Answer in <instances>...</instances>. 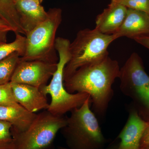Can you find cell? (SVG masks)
I'll return each instance as SVG.
<instances>
[{
  "label": "cell",
  "mask_w": 149,
  "mask_h": 149,
  "mask_svg": "<svg viewBox=\"0 0 149 149\" xmlns=\"http://www.w3.org/2000/svg\"><path fill=\"white\" fill-rule=\"evenodd\" d=\"M10 123L0 120V149H15Z\"/></svg>",
  "instance_id": "cell-17"
},
{
  "label": "cell",
  "mask_w": 149,
  "mask_h": 149,
  "mask_svg": "<svg viewBox=\"0 0 149 149\" xmlns=\"http://www.w3.org/2000/svg\"><path fill=\"white\" fill-rule=\"evenodd\" d=\"M45 20L26 35V48L20 61H41L57 63L56 34L62 21L61 11L50 10Z\"/></svg>",
  "instance_id": "cell-5"
},
{
  "label": "cell",
  "mask_w": 149,
  "mask_h": 149,
  "mask_svg": "<svg viewBox=\"0 0 149 149\" xmlns=\"http://www.w3.org/2000/svg\"><path fill=\"white\" fill-rule=\"evenodd\" d=\"M140 149H149V146L140 148Z\"/></svg>",
  "instance_id": "cell-26"
},
{
  "label": "cell",
  "mask_w": 149,
  "mask_h": 149,
  "mask_svg": "<svg viewBox=\"0 0 149 149\" xmlns=\"http://www.w3.org/2000/svg\"><path fill=\"white\" fill-rule=\"evenodd\" d=\"M57 63L41 61L19 60L10 82L27 84L40 88L47 85L56 71Z\"/></svg>",
  "instance_id": "cell-8"
},
{
  "label": "cell",
  "mask_w": 149,
  "mask_h": 149,
  "mask_svg": "<svg viewBox=\"0 0 149 149\" xmlns=\"http://www.w3.org/2000/svg\"><path fill=\"white\" fill-rule=\"evenodd\" d=\"M133 40L149 50V35L136 37Z\"/></svg>",
  "instance_id": "cell-20"
},
{
  "label": "cell",
  "mask_w": 149,
  "mask_h": 149,
  "mask_svg": "<svg viewBox=\"0 0 149 149\" xmlns=\"http://www.w3.org/2000/svg\"><path fill=\"white\" fill-rule=\"evenodd\" d=\"M11 83L16 102L27 111L32 113L47 110L48 103L47 96L37 87L27 84Z\"/></svg>",
  "instance_id": "cell-10"
},
{
  "label": "cell",
  "mask_w": 149,
  "mask_h": 149,
  "mask_svg": "<svg viewBox=\"0 0 149 149\" xmlns=\"http://www.w3.org/2000/svg\"><path fill=\"white\" fill-rule=\"evenodd\" d=\"M13 0H0V4L7 3L12 1Z\"/></svg>",
  "instance_id": "cell-25"
},
{
  "label": "cell",
  "mask_w": 149,
  "mask_h": 149,
  "mask_svg": "<svg viewBox=\"0 0 149 149\" xmlns=\"http://www.w3.org/2000/svg\"><path fill=\"white\" fill-rule=\"evenodd\" d=\"M117 39L136 37L149 35V15L144 12L128 8L123 23L114 34Z\"/></svg>",
  "instance_id": "cell-12"
},
{
  "label": "cell",
  "mask_w": 149,
  "mask_h": 149,
  "mask_svg": "<svg viewBox=\"0 0 149 149\" xmlns=\"http://www.w3.org/2000/svg\"><path fill=\"white\" fill-rule=\"evenodd\" d=\"M118 62L109 56L78 68L64 81L68 93H84L91 97L92 110L103 118L113 96V84L120 75Z\"/></svg>",
  "instance_id": "cell-1"
},
{
  "label": "cell",
  "mask_w": 149,
  "mask_h": 149,
  "mask_svg": "<svg viewBox=\"0 0 149 149\" xmlns=\"http://www.w3.org/2000/svg\"><path fill=\"white\" fill-rule=\"evenodd\" d=\"M120 88L133 100L140 116L149 122V76L139 55L133 53L120 68Z\"/></svg>",
  "instance_id": "cell-6"
},
{
  "label": "cell",
  "mask_w": 149,
  "mask_h": 149,
  "mask_svg": "<svg viewBox=\"0 0 149 149\" xmlns=\"http://www.w3.org/2000/svg\"><path fill=\"white\" fill-rule=\"evenodd\" d=\"M128 109V120L118 136L120 142L116 149H140L142 136L149 125V122L140 116L133 105Z\"/></svg>",
  "instance_id": "cell-9"
},
{
  "label": "cell",
  "mask_w": 149,
  "mask_h": 149,
  "mask_svg": "<svg viewBox=\"0 0 149 149\" xmlns=\"http://www.w3.org/2000/svg\"><path fill=\"white\" fill-rule=\"evenodd\" d=\"M8 32L0 29V43L7 42Z\"/></svg>",
  "instance_id": "cell-23"
},
{
  "label": "cell",
  "mask_w": 149,
  "mask_h": 149,
  "mask_svg": "<svg viewBox=\"0 0 149 149\" xmlns=\"http://www.w3.org/2000/svg\"><path fill=\"white\" fill-rule=\"evenodd\" d=\"M37 114L27 111L18 103L0 106V120L10 123L11 130L22 132L26 130Z\"/></svg>",
  "instance_id": "cell-14"
},
{
  "label": "cell",
  "mask_w": 149,
  "mask_h": 149,
  "mask_svg": "<svg viewBox=\"0 0 149 149\" xmlns=\"http://www.w3.org/2000/svg\"><path fill=\"white\" fill-rule=\"evenodd\" d=\"M91 97L70 111L61 132L70 149H103L107 140L97 118L91 109Z\"/></svg>",
  "instance_id": "cell-2"
},
{
  "label": "cell",
  "mask_w": 149,
  "mask_h": 149,
  "mask_svg": "<svg viewBox=\"0 0 149 149\" xmlns=\"http://www.w3.org/2000/svg\"><path fill=\"white\" fill-rule=\"evenodd\" d=\"M41 3L35 0H16L15 7L22 29L25 36L48 16Z\"/></svg>",
  "instance_id": "cell-11"
},
{
  "label": "cell",
  "mask_w": 149,
  "mask_h": 149,
  "mask_svg": "<svg viewBox=\"0 0 149 149\" xmlns=\"http://www.w3.org/2000/svg\"><path fill=\"white\" fill-rule=\"evenodd\" d=\"M118 144H113L111 146L109 147L108 148H107L106 149H116L117 148L118 146ZM58 149H70L68 148H64V147H59Z\"/></svg>",
  "instance_id": "cell-24"
},
{
  "label": "cell",
  "mask_w": 149,
  "mask_h": 149,
  "mask_svg": "<svg viewBox=\"0 0 149 149\" xmlns=\"http://www.w3.org/2000/svg\"><path fill=\"white\" fill-rule=\"evenodd\" d=\"M128 8L117 3L111 2L96 19L95 29L106 35H113L122 25Z\"/></svg>",
  "instance_id": "cell-13"
},
{
  "label": "cell",
  "mask_w": 149,
  "mask_h": 149,
  "mask_svg": "<svg viewBox=\"0 0 149 149\" xmlns=\"http://www.w3.org/2000/svg\"><path fill=\"white\" fill-rule=\"evenodd\" d=\"M149 146V125L144 131L140 143V148Z\"/></svg>",
  "instance_id": "cell-21"
},
{
  "label": "cell",
  "mask_w": 149,
  "mask_h": 149,
  "mask_svg": "<svg viewBox=\"0 0 149 149\" xmlns=\"http://www.w3.org/2000/svg\"><path fill=\"white\" fill-rule=\"evenodd\" d=\"M0 29L7 32H13L11 27H10L6 22L0 19Z\"/></svg>",
  "instance_id": "cell-22"
},
{
  "label": "cell",
  "mask_w": 149,
  "mask_h": 149,
  "mask_svg": "<svg viewBox=\"0 0 149 149\" xmlns=\"http://www.w3.org/2000/svg\"><path fill=\"white\" fill-rule=\"evenodd\" d=\"M128 8L144 12L149 15V0H111Z\"/></svg>",
  "instance_id": "cell-19"
},
{
  "label": "cell",
  "mask_w": 149,
  "mask_h": 149,
  "mask_svg": "<svg viewBox=\"0 0 149 149\" xmlns=\"http://www.w3.org/2000/svg\"><path fill=\"white\" fill-rule=\"evenodd\" d=\"M17 103L10 82L0 85V106Z\"/></svg>",
  "instance_id": "cell-18"
},
{
  "label": "cell",
  "mask_w": 149,
  "mask_h": 149,
  "mask_svg": "<svg viewBox=\"0 0 149 149\" xmlns=\"http://www.w3.org/2000/svg\"><path fill=\"white\" fill-rule=\"evenodd\" d=\"M35 1H38L40 2V3H41L42 2V1L43 0H35Z\"/></svg>",
  "instance_id": "cell-27"
},
{
  "label": "cell",
  "mask_w": 149,
  "mask_h": 149,
  "mask_svg": "<svg viewBox=\"0 0 149 149\" xmlns=\"http://www.w3.org/2000/svg\"><path fill=\"white\" fill-rule=\"evenodd\" d=\"M117 39L114 34H103L95 28L80 30L70 45V58L64 68V81L81 67L108 55V48Z\"/></svg>",
  "instance_id": "cell-4"
},
{
  "label": "cell",
  "mask_w": 149,
  "mask_h": 149,
  "mask_svg": "<svg viewBox=\"0 0 149 149\" xmlns=\"http://www.w3.org/2000/svg\"><path fill=\"white\" fill-rule=\"evenodd\" d=\"M70 44L68 39L57 37L55 48L59 59L57 69L49 84L39 88L45 95H50L51 102L47 110L56 115L63 116L68 112L81 107L90 97L86 93H70L65 88L63 72L70 58Z\"/></svg>",
  "instance_id": "cell-3"
},
{
  "label": "cell",
  "mask_w": 149,
  "mask_h": 149,
  "mask_svg": "<svg viewBox=\"0 0 149 149\" xmlns=\"http://www.w3.org/2000/svg\"><path fill=\"white\" fill-rule=\"evenodd\" d=\"M67 124V117L45 110L37 114L29 127L22 132L11 130L15 149H45Z\"/></svg>",
  "instance_id": "cell-7"
},
{
  "label": "cell",
  "mask_w": 149,
  "mask_h": 149,
  "mask_svg": "<svg viewBox=\"0 0 149 149\" xmlns=\"http://www.w3.org/2000/svg\"><path fill=\"white\" fill-rule=\"evenodd\" d=\"M20 57L18 53L15 52L0 61V85L10 82Z\"/></svg>",
  "instance_id": "cell-15"
},
{
  "label": "cell",
  "mask_w": 149,
  "mask_h": 149,
  "mask_svg": "<svg viewBox=\"0 0 149 149\" xmlns=\"http://www.w3.org/2000/svg\"><path fill=\"white\" fill-rule=\"evenodd\" d=\"M16 34L15 39L10 43H0V61L14 53H18L23 56L26 48V37L20 34Z\"/></svg>",
  "instance_id": "cell-16"
}]
</instances>
